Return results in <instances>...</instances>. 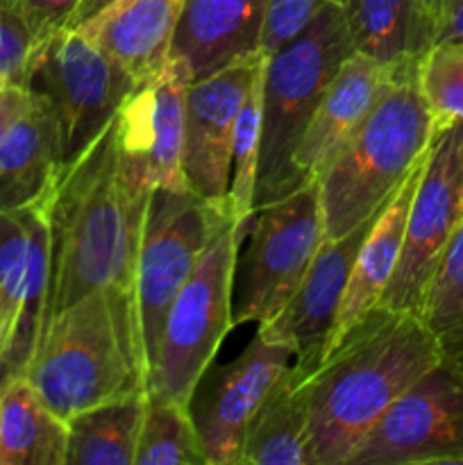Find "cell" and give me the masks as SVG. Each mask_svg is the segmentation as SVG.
Here are the masks:
<instances>
[{
  "label": "cell",
  "instance_id": "cell-12",
  "mask_svg": "<svg viewBox=\"0 0 463 465\" xmlns=\"http://www.w3.org/2000/svg\"><path fill=\"white\" fill-rule=\"evenodd\" d=\"M293 359L286 345L257 331L234 361L212 363L202 372L186 409L207 465H239L250 418Z\"/></svg>",
  "mask_w": 463,
  "mask_h": 465
},
{
  "label": "cell",
  "instance_id": "cell-11",
  "mask_svg": "<svg viewBox=\"0 0 463 465\" xmlns=\"http://www.w3.org/2000/svg\"><path fill=\"white\" fill-rule=\"evenodd\" d=\"M463 463V361L440 359L372 427L350 465Z\"/></svg>",
  "mask_w": 463,
  "mask_h": 465
},
{
  "label": "cell",
  "instance_id": "cell-26",
  "mask_svg": "<svg viewBox=\"0 0 463 465\" xmlns=\"http://www.w3.org/2000/svg\"><path fill=\"white\" fill-rule=\"evenodd\" d=\"M420 318L438 341L443 357L463 361V223L427 286Z\"/></svg>",
  "mask_w": 463,
  "mask_h": 465
},
{
  "label": "cell",
  "instance_id": "cell-19",
  "mask_svg": "<svg viewBox=\"0 0 463 465\" xmlns=\"http://www.w3.org/2000/svg\"><path fill=\"white\" fill-rule=\"evenodd\" d=\"M62 168L59 121L48 100L34 91L32 107L0 143V209L16 212L45 204Z\"/></svg>",
  "mask_w": 463,
  "mask_h": 465
},
{
  "label": "cell",
  "instance_id": "cell-24",
  "mask_svg": "<svg viewBox=\"0 0 463 465\" xmlns=\"http://www.w3.org/2000/svg\"><path fill=\"white\" fill-rule=\"evenodd\" d=\"M145 409L139 391L68 418L66 465H134Z\"/></svg>",
  "mask_w": 463,
  "mask_h": 465
},
{
  "label": "cell",
  "instance_id": "cell-34",
  "mask_svg": "<svg viewBox=\"0 0 463 465\" xmlns=\"http://www.w3.org/2000/svg\"><path fill=\"white\" fill-rule=\"evenodd\" d=\"M463 39V0H436V41Z\"/></svg>",
  "mask_w": 463,
  "mask_h": 465
},
{
  "label": "cell",
  "instance_id": "cell-17",
  "mask_svg": "<svg viewBox=\"0 0 463 465\" xmlns=\"http://www.w3.org/2000/svg\"><path fill=\"white\" fill-rule=\"evenodd\" d=\"M263 7L266 0H186L171 54L186 64L193 82L261 54Z\"/></svg>",
  "mask_w": 463,
  "mask_h": 465
},
{
  "label": "cell",
  "instance_id": "cell-16",
  "mask_svg": "<svg viewBox=\"0 0 463 465\" xmlns=\"http://www.w3.org/2000/svg\"><path fill=\"white\" fill-rule=\"evenodd\" d=\"M398 73L375 59L363 57L357 50L345 59L322 94L295 150L293 166L302 184L320 180L322 173L366 123Z\"/></svg>",
  "mask_w": 463,
  "mask_h": 465
},
{
  "label": "cell",
  "instance_id": "cell-22",
  "mask_svg": "<svg viewBox=\"0 0 463 465\" xmlns=\"http://www.w3.org/2000/svg\"><path fill=\"white\" fill-rule=\"evenodd\" d=\"M239 465H311L307 386L293 361L250 418Z\"/></svg>",
  "mask_w": 463,
  "mask_h": 465
},
{
  "label": "cell",
  "instance_id": "cell-3",
  "mask_svg": "<svg viewBox=\"0 0 463 465\" xmlns=\"http://www.w3.org/2000/svg\"><path fill=\"white\" fill-rule=\"evenodd\" d=\"M25 377L64 422L98 404L148 393L132 286H103L41 327Z\"/></svg>",
  "mask_w": 463,
  "mask_h": 465
},
{
  "label": "cell",
  "instance_id": "cell-1",
  "mask_svg": "<svg viewBox=\"0 0 463 465\" xmlns=\"http://www.w3.org/2000/svg\"><path fill=\"white\" fill-rule=\"evenodd\" d=\"M150 191L123 162L116 116L75 162L62 168L45 203L50 225L45 321L103 286L134 289Z\"/></svg>",
  "mask_w": 463,
  "mask_h": 465
},
{
  "label": "cell",
  "instance_id": "cell-8",
  "mask_svg": "<svg viewBox=\"0 0 463 465\" xmlns=\"http://www.w3.org/2000/svg\"><path fill=\"white\" fill-rule=\"evenodd\" d=\"M230 221V209L191 189L157 186L150 191L134 266L136 316L148 375L172 300L218 230Z\"/></svg>",
  "mask_w": 463,
  "mask_h": 465
},
{
  "label": "cell",
  "instance_id": "cell-35",
  "mask_svg": "<svg viewBox=\"0 0 463 465\" xmlns=\"http://www.w3.org/2000/svg\"><path fill=\"white\" fill-rule=\"evenodd\" d=\"M113 3H118V0H80V5H77L75 14L71 16V21H68L66 27H82L86 25V23L91 21V18H95L98 14H103L104 9L112 7Z\"/></svg>",
  "mask_w": 463,
  "mask_h": 465
},
{
  "label": "cell",
  "instance_id": "cell-27",
  "mask_svg": "<svg viewBox=\"0 0 463 465\" xmlns=\"http://www.w3.org/2000/svg\"><path fill=\"white\" fill-rule=\"evenodd\" d=\"M263 66L266 57L259 64L252 77L248 95L241 104L236 118L234 145H232V175H230V204L232 221L245 225L254 216V186H257L259 150H261V103H263Z\"/></svg>",
  "mask_w": 463,
  "mask_h": 465
},
{
  "label": "cell",
  "instance_id": "cell-32",
  "mask_svg": "<svg viewBox=\"0 0 463 465\" xmlns=\"http://www.w3.org/2000/svg\"><path fill=\"white\" fill-rule=\"evenodd\" d=\"M77 5L80 0H21L18 9L34 35L39 39H48L50 35L68 25Z\"/></svg>",
  "mask_w": 463,
  "mask_h": 465
},
{
  "label": "cell",
  "instance_id": "cell-33",
  "mask_svg": "<svg viewBox=\"0 0 463 465\" xmlns=\"http://www.w3.org/2000/svg\"><path fill=\"white\" fill-rule=\"evenodd\" d=\"M34 103V91L27 84L7 82L0 91V143L12 132V127L27 114Z\"/></svg>",
  "mask_w": 463,
  "mask_h": 465
},
{
  "label": "cell",
  "instance_id": "cell-4",
  "mask_svg": "<svg viewBox=\"0 0 463 465\" xmlns=\"http://www.w3.org/2000/svg\"><path fill=\"white\" fill-rule=\"evenodd\" d=\"M434 121L418 84V64L402 68L350 143L318 180L322 232L336 239L375 216L425 159Z\"/></svg>",
  "mask_w": 463,
  "mask_h": 465
},
{
  "label": "cell",
  "instance_id": "cell-36",
  "mask_svg": "<svg viewBox=\"0 0 463 465\" xmlns=\"http://www.w3.org/2000/svg\"><path fill=\"white\" fill-rule=\"evenodd\" d=\"M5 343H7V321H5L3 307H0V366H3V357H5Z\"/></svg>",
  "mask_w": 463,
  "mask_h": 465
},
{
  "label": "cell",
  "instance_id": "cell-21",
  "mask_svg": "<svg viewBox=\"0 0 463 465\" xmlns=\"http://www.w3.org/2000/svg\"><path fill=\"white\" fill-rule=\"evenodd\" d=\"M359 54L390 71L416 66L436 44V16L427 0H340Z\"/></svg>",
  "mask_w": 463,
  "mask_h": 465
},
{
  "label": "cell",
  "instance_id": "cell-9",
  "mask_svg": "<svg viewBox=\"0 0 463 465\" xmlns=\"http://www.w3.org/2000/svg\"><path fill=\"white\" fill-rule=\"evenodd\" d=\"M53 107L62 130L64 166L75 162L113 121L134 80L82 30L44 39L25 82Z\"/></svg>",
  "mask_w": 463,
  "mask_h": 465
},
{
  "label": "cell",
  "instance_id": "cell-23",
  "mask_svg": "<svg viewBox=\"0 0 463 465\" xmlns=\"http://www.w3.org/2000/svg\"><path fill=\"white\" fill-rule=\"evenodd\" d=\"M68 427L25 377L0 386V465H66Z\"/></svg>",
  "mask_w": 463,
  "mask_h": 465
},
{
  "label": "cell",
  "instance_id": "cell-31",
  "mask_svg": "<svg viewBox=\"0 0 463 465\" xmlns=\"http://www.w3.org/2000/svg\"><path fill=\"white\" fill-rule=\"evenodd\" d=\"M330 0H266L259 53L271 54L298 36Z\"/></svg>",
  "mask_w": 463,
  "mask_h": 465
},
{
  "label": "cell",
  "instance_id": "cell-28",
  "mask_svg": "<svg viewBox=\"0 0 463 465\" xmlns=\"http://www.w3.org/2000/svg\"><path fill=\"white\" fill-rule=\"evenodd\" d=\"M134 465H207L189 409L148 398Z\"/></svg>",
  "mask_w": 463,
  "mask_h": 465
},
{
  "label": "cell",
  "instance_id": "cell-38",
  "mask_svg": "<svg viewBox=\"0 0 463 465\" xmlns=\"http://www.w3.org/2000/svg\"><path fill=\"white\" fill-rule=\"evenodd\" d=\"M5 84H7V80H5V77L0 75V91H3V86H5Z\"/></svg>",
  "mask_w": 463,
  "mask_h": 465
},
{
  "label": "cell",
  "instance_id": "cell-29",
  "mask_svg": "<svg viewBox=\"0 0 463 465\" xmlns=\"http://www.w3.org/2000/svg\"><path fill=\"white\" fill-rule=\"evenodd\" d=\"M418 84L434 132L463 121V39L436 41L418 62Z\"/></svg>",
  "mask_w": 463,
  "mask_h": 465
},
{
  "label": "cell",
  "instance_id": "cell-39",
  "mask_svg": "<svg viewBox=\"0 0 463 465\" xmlns=\"http://www.w3.org/2000/svg\"><path fill=\"white\" fill-rule=\"evenodd\" d=\"M9 3H14V5H18V3H21V0H9Z\"/></svg>",
  "mask_w": 463,
  "mask_h": 465
},
{
  "label": "cell",
  "instance_id": "cell-37",
  "mask_svg": "<svg viewBox=\"0 0 463 465\" xmlns=\"http://www.w3.org/2000/svg\"><path fill=\"white\" fill-rule=\"evenodd\" d=\"M427 5H429L431 12H434V16H436V0H427Z\"/></svg>",
  "mask_w": 463,
  "mask_h": 465
},
{
  "label": "cell",
  "instance_id": "cell-30",
  "mask_svg": "<svg viewBox=\"0 0 463 465\" xmlns=\"http://www.w3.org/2000/svg\"><path fill=\"white\" fill-rule=\"evenodd\" d=\"M41 44L44 39L27 25L18 5L0 0V75L7 82L25 84Z\"/></svg>",
  "mask_w": 463,
  "mask_h": 465
},
{
  "label": "cell",
  "instance_id": "cell-6",
  "mask_svg": "<svg viewBox=\"0 0 463 465\" xmlns=\"http://www.w3.org/2000/svg\"><path fill=\"white\" fill-rule=\"evenodd\" d=\"M250 223H225L172 300L150 366V400L186 407L198 380L212 366L227 331L234 327V266Z\"/></svg>",
  "mask_w": 463,
  "mask_h": 465
},
{
  "label": "cell",
  "instance_id": "cell-13",
  "mask_svg": "<svg viewBox=\"0 0 463 465\" xmlns=\"http://www.w3.org/2000/svg\"><path fill=\"white\" fill-rule=\"evenodd\" d=\"M50 284V225L45 204L0 209V307L7 321L0 386L25 375L45 321Z\"/></svg>",
  "mask_w": 463,
  "mask_h": 465
},
{
  "label": "cell",
  "instance_id": "cell-2",
  "mask_svg": "<svg viewBox=\"0 0 463 465\" xmlns=\"http://www.w3.org/2000/svg\"><path fill=\"white\" fill-rule=\"evenodd\" d=\"M443 359L420 316L381 304L304 375L311 465H350L395 400Z\"/></svg>",
  "mask_w": 463,
  "mask_h": 465
},
{
  "label": "cell",
  "instance_id": "cell-10",
  "mask_svg": "<svg viewBox=\"0 0 463 465\" xmlns=\"http://www.w3.org/2000/svg\"><path fill=\"white\" fill-rule=\"evenodd\" d=\"M461 223L463 121H454L431 136L407 213L402 252L381 307L420 316L427 286Z\"/></svg>",
  "mask_w": 463,
  "mask_h": 465
},
{
  "label": "cell",
  "instance_id": "cell-25",
  "mask_svg": "<svg viewBox=\"0 0 463 465\" xmlns=\"http://www.w3.org/2000/svg\"><path fill=\"white\" fill-rule=\"evenodd\" d=\"M191 82L186 64L172 54L162 73L153 77V150L145 163L150 189H189L184 177V141Z\"/></svg>",
  "mask_w": 463,
  "mask_h": 465
},
{
  "label": "cell",
  "instance_id": "cell-14",
  "mask_svg": "<svg viewBox=\"0 0 463 465\" xmlns=\"http://www.w3.org/2000/svg\"><path fill=\"white\" fill-rule=\"evenodd\" d=\"M266 54H252L191 82L186 98V186L213 204H227L236 118Z\"/></svg>",
  "mask_w": 463,
  "mask_h": 465
},
{
  "label": "cell",
  "instance_id": "cell-20",
  "mask_svg": "<svg viewBox=\"0 0 463 465\" xmlns=\"http://www.w3.org/2000/svg\"><path fill=\"white\" fill-rule=\"evenodd\" d=\"M425 162V159H422ZM422 162L409 173L402 180V184L393 191L384 207L377 212L375 223H372L370 232L363 239L361 248H359L357 262H354L352 275H350L348 289H345L343 300H340L339 313H336L334 327L327 339L325 350L334 348L345 331L354 325L361 316H366L370 309H375L381 302L389 286L390 277H393L395 266H398L399 252H402L404 243V230H407V213L411 207L413 191H416L418 177H420ZM320 354V357H322Z\"/></svg>",
  "mask_w": 463,
  "mask_h": 465
},
{
  "label": "cell",
  "instance_id": "cell-15",
  "mask_svg": "<svg viewBox=\"0 0 463 465\" xmlns=\"http://www.w3.org/2000/svg\"><path fill=\"white\" fill-rule=\"evenodd\" d=\"M375 216L363 221L348 234L322 239L293 298L275 316L259 322V334L266 336L268 341L286 345L293 352V363L304 375L311 372L320 361L340 300L348 289L359 248L370 232Z\"/></svg>",
  "mask_w": 463,
  "mask_h": 465
},
{
  "label": "cell",
  "instance_id": "cell-18",
  "mask_svg": "<svg viewBox=\"0 0 463 465\" xmlns=\"http://www.w3.org/2000/svg\"><path fill=\"white\" fill-rule=\"evenodd\" d=\"M184 3L186 0H118L75 30L89 35L139 86L157 77L171 59Z\"/></svg>",
  "mask_w": 463,
  "mask_h": 465
},
{
  "label": "cell",
  "instance_id": "cell-5",
  "mask_svg": "<svg viewBox=\"0 0 463 465\" xmlns=\"http://www.w3.org/2000/svg\"><path fill=\"white\" fill-rule=\"evenodd\" d=\"M354 53L340 0H330L298 36L266 54L254 212L300 186L293 157L330 82Z\"/></svg>",
  "mask_w": 463,
  "mask_h": 465
},
{
  "label": "cell",
  "instance_id": "cell-7",
  "mask_svg": "<svg viewBox=\"0 0 463 465\" xmlns=\"http://www.w3.org/2000/svg\"><path fill=\"white\" fill-rule=\"evenodd\" d=\"M322 239L318 180L257 209L234 266V327L248 322L259 325L275 316L302 284Z\"/></svg>",
  "mask_w": 463,
  "mask_h": 465
}]
</instances>
